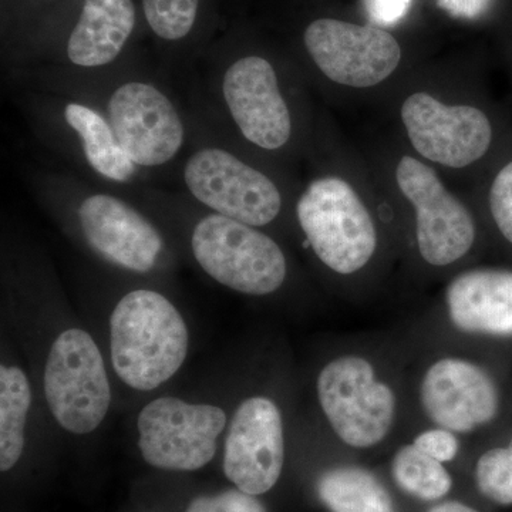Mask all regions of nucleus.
Returning a JSON list of instances; mask_svg holds the SVG:
<instances>
[{"label": "nucleus", "instance_id": "11", "mask_svg": "<svg viewBox=\"0 0 512 512\" xmlns=\"http://www.w3.org/2000/svg\"><path fill=\"white\" fill-rule=\"evenodd\" d=\"M421 409L434 426L471 434L500 416L503 396L493 373L463 356L431 362L419 384Z\"/></svg>", "mask_w": 512, "mask_h": 512}, {"label": "nucleus", "instance_id": "10", "mask_svg": "<svg viewBox=\"0 0 512 512\" xmlns=\"http://www.w3.org/2000/svg\"><path fill=\"white\" fill-rule=\"evenodd\" d=\"M184 181L202 204L251 227L271 224L282 210V194L274 181L221 148L192 154Z\"/></svg>", "mask_w": 512, "mask_h": 512}, {"label": "nucleus", "instance_id": "17", "mask_svg": "<svg viewBox=\"0 0 512 512\" xmlns=\"http://www.w3.org/2000/svg\"><path fill=\"white\" fill-rule=\"evenodd\" d=\"M136 25L131 0H86L74 26L67 56L80 67L106 66L117 59Z\"/></svg>", "mask_w": 512, "mask_h": 512}, {"label": "nucleus", "instance_id": "2", "mask_svg": "<svg viewBox=\"0 0 512 512\" xmlns=\"http://www.w3.org/2000/svg\"><path fill=\"white\" fill-rule=\"evenodd\" d=\"M296 218L306 245L333 274H360L379 254L382 238L375 214L342 175H323L309 183L296 204Z\"/></svg>", "mask_w": 512, "mask_h": 512}, {"label": "nucleus", "instance_id": "20", "mask_svg": "<svg viewBox=\"0 0 512 512\" xmlns=\"http://www.w3.org/2000/svg\"><path fill=\"white\" fill-rule=\"evenodd\" d=\"M32 392L25 373L16 366L0 367V470L15 467L25 448L26 420Z\"/></svg>", "mask_w": 512, "mask_h": 512}, {"label": "nucleus", "instance_id": "14", "mask_svg": "<svg viewBox=\"0 0 512 512\" xmlns=\"http://www.w3.org/2000/svg\"><path fill=\"white\" fill-rule=\"evenodd\" d=\"M229 114L242 136L262 150L285 147L292 136V116L271 62L245 56L232 63L222 80Z\"/></svg>", "mask_w": 512, "mask_h": 512}, {"label": "nucleus", "instance_id": "7", "mask_svg": "<svg viewBox=\"0 0 512 512\" xmlns=\"http://www.w3.org/2000/svg\"><path fill=\"white\" fill-rule=\"evenodd\" d=\"M45 393L63 429L87 434L100 426L109 412L111 389L103 356L89 333H60L47 357Z\"/></svg>", "mask_w": 512, "mask_h": 512}, {"label": "nucleus", "instance_id": "3", "mask_svg": "<svg viewBox=\"0 0 512 512\" xmlns=\"http://www.w3.org/2000/svg\"><path fill=\"white\" fill-rule=\"evenodd\" d=\"M316 393L330 429L346 446L369 450L392 434L396 392L369 357L345 353L329 360L319 372Z\"/></svg>", "mask_w": 512, "mask_h": 512}, {"label": "nucleus", "instance_id": "29", "mask_svg": "<svg viewBox=\"0 0 512 512\" xmlns=\"http://www.w3.org/2000/svg\"><path fill=\"white\" fill-rule=\"evenodd\" d=\"M426 512H480L470 505L460 503V501H444V503L433 505Z\"/></svg>", "mask_w": 512, "mask_h": 512}, {"label": "nucleus", "instance_id": "6", "mask_svg": "<svg viewBox=\"0 0 512 512\" xmlns=\"http://www.w3.org/2000/svg\"><path fill=\"white\" fill-rule=\"evenodd\" d=\"M399 114L414 154L433 167L467 170L494 146L493 120L476 104L446 103L416 90L404 97Z\"/></svg>", "mask_w": 512, "mask_h": 512}, {"label": "nucleus", "instance_id": "15", "mask_svg": "<svg viewBox=\"0 0 512 512\" xmlns=\"http://www.w3.org/2000/svg\"><path fill=\"white\" fill-rule=\"evenodd\" d=\"M79 221L87 242L107 261L140 274L156 266L163 239L126 202L107 194L90 195L80 204Z\"/></svg>", "mask_w": 512, "mask_h": 512}, {"label": "nucleus", "instance_id": "1", "mask_svg": "<svg viewBox=\"0 0 512 512\" xmlns=\"http://www.w3.org/2000/svg\"><path fill=\"white\" fill-rule=\"evenodd\" d=\"M187 325L161 293H127L110 318L111 363L136 390L157 389L180 370L188 353Z\"/></svg>", "mask_w": 512, "mask_h": 512}, {"label": "nucleus", "instance_id": "13", "mask_svg": "<svg viewBox=\"0 0 512 512\" xmlns=\"http://www.w3.org/2000/svg\"><path fill=\"white\" fill-rule=\"evenodd\" d=\"M109 120L121 147L136 165H163L183 147L180 114L173 101L151 84L120 86L110 97Z\"/></svg>", "mask_w": 512, "mask_h": 512}, {"label": "nucleus", "instance_id": "26", "mask_svg": "<svg viewBox=\"0 0 512 512\" xmlns=\"http://www.w3.org/2000/svg\"><path fill=\"white\" fill-rule=\"evenodd\" d=\"M454 431L444 427L434 426L431 429L421 431L417 434L413 444L420 448L427 456L436 458L440 463L446 464L456 460L460 453V440Z\"/></svg>", "mask_w": 512, "mask_h": 512}, {"label": "nucleus", "instance_id": "9", "mask_svg": "<svg viewBox=\"0 0 512 512\" xmlns=\"http://www.w3.org/2000/svg\"><path fill=\"white\" fill-rule=\"evenodd\" d=\"M138 447L153 467L195 471L217 453L227 414L212 404H192L161 397L138 414Z\"/></svg>", "mask_w": 512, "mask_h": 512}, {"label": "nucleus", "instance_id": "24", "mask_svg": "<svg viewBox=\"0 0 512 512\" xmlns=\"http://www.w3.org/2000/svg\"><path fill=\"white\" fill-rule=\"evenodd\" d=\"M487 208L494 227L512 247V158L505 161L487 188Z\"/></svg>", "mask_w": 512, "mask_h": 512}, {"label": "nucleus", "instance_id": "25", "mask_svg": "<svg viewBox=\"0 0 512 512\" xmlns=\"http://www.w3.org/2000/svg\"><path fill=\"white\" fill-rule=\"evenodd\" d=\"M187 512H266V508L256 495L244 493L237 488L195 498Z\"/></svg>", "mask_w": 512, "mask_h": 512}, {"label": "nucleus", "instance_id": "4", "mask_svg": "<svg viewBox=\"0 0 512 512\" xmlns=\"http://www.w3.org/2000/svg\"><path fill=\"white\" fill-rule=\"evenodd\" d=\"M394 180L412 208L414 239L421 261L434 269H446L467 258L476 247V218L448 190L436 167L406 154L397 160Z\"/></svg>", "mask_w": 512, "mask_h": 512}, {"label": "nucleus", "instance_id": "22", "mask_svg": "<svg viewBox=\"0 0 512 512\" xmlns=\"http://www.w3.org/2000/svg\"><path fill=\"white\" fill-rule=\"evenodd\" d=\"M478 491L491 503L512 505V437L507 446L488 448L476 464Z\"/></svg>", "mask_w": 512, "mask_h": 512}, {"label": "nucleus", "instance_id": "8", "mask_svg": "<svg viewBox=\"0 0 512 512\" xmlns=\"http://www.w3.org/2000/svg\"><path fill=\"white\" fill-rule=\"evenodd\" d=\"M303 43L329 82L352 90L376 89L399 70L403 50L380 26L339 19H316L305 29Z\"/></svg>", "mask_w": 512, "mask_h": 512}, {"label": "nucleus", "instance_id": "12", "mask_svg": "<svg viewBox=\"0 0 512 512\" xmlns=\"http://www.w3.org/2000/svg\"><path fill=\"white\" fill-rule=\"evenodd\" d=\"M285 431L274 400L252 396L239 404L225 439L224 471L239 490L251 495L271 491L282 476Z\"/></svg>", "mask_w": 512, "mask_h": 512}, {"label": "nucleus", "instance_id": "27", "mask_svg": "<svg viewBox=\"0 0 512 512\" xmlns=\"http://www.w3.org/2000/svg\"><path fill=\"white\" fill-rule=\"evenodd\" d=\"M412 0H365L373 25H392L406 15Z\"/></svg>", "mask_w": 512, "mask_h": 512}, {"label": "nucleus", "instance_id": "5", "mask_svg": "<svg viewBox=\"0 0 512 512\" xmlns=\"http://www.w3.org/2000/svg\"><path fill=\"white\" fill-rule=\"evenodd\" d=\"M191 247L212 279L245 295H271L288 276L286 256L274 239L224 215L202 218L192 232Z\"/></svg>", "mask_w": 512, "mask_h": 512}, {"label": "nucleus", "instance_id": "18", "mask_svg": "<svg viewBox=\"0 0 512 512\" xmlns=\"http://www.w3.org/2000/svg\"><path fill=\"white\" fill-rule=\"evenodd\" d=\"M316 488L330 512H397L382 481L363 467L330 468L319 477Z\"/></svg>", "mask_w": 512, "mask_h": 512}, {"label": "nucleus", "instance_id": "19", "mask_svg": "<svg viewBox=\"0 0 512 512\" xmlns=\"http://www.w3.org/2000/svg\"><path fill=\"white\" fill-rule=\"evenodd\" d=\"M64 117L79 134L87 161L96 173L117 183H126L133 177L137 165L127 156L103 116L83 104L70 103L64 109Z\"/></svg>", "mask_w": 512, "mask_h": 512}, {"label": "nucleus", "instance_id": "21", "mask_svg": "<svg viewBox=\"0 0 512 512\" xmlns=\"http://www.w3.org/2000/svg\"><path fill=\"white\" fill-rule=\"evenodd\" d=\"M392 477L397 487L410 497L426 503L443 500L453 490V477L436 458L406 444L392 458Z\"/></svg>", "mask_w": 512, "mask_h": 512}, {"label": "nucleus", "instance_id": "16", "mask_svg": "<svg viewBox=\"0 0 512 512\" xmlns=\"http://www.w3.org/2000/svg\"><path fill=\"white\" fill-rule=\"evenodd\" d=\"M448 322L464 335L512 339V269H467L444 291Z\"/></svg>", "mask_w": 512, "mask_h": 512}, {"label": "nucleus", "instance_id": "28", "mask_svg": "<svg viewBox=\"0 0 512 512\" xmlns=\"http://www.w3.org/2000/svg\"><path fill=\"white\" fill-rule=\"evenodd\" d=\"M484 0H439L441 8L457 16H473L483 6Z\"/></svg>", "mask_w": 512, "mask_h": 512}, {"label": "nucleus", "instance_id": "23", "mask_svg": "<svg viewBox=\"0 0 512 512\" xmlns=\"http://www.w3.org/2000/svg\"><path fill=\"white\" fill-rule=\"evenodd\" d=\"M200 0H143L151 30L164 40L183 39L194 28Z\"/></svg>", "mask_w": 512, "mask_h": 512}]
</instances>
